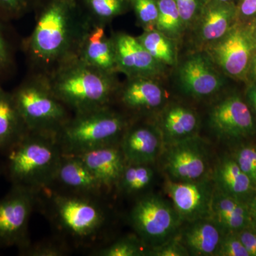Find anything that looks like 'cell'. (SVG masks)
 Returning <instances> with one entry per match:
<instances>
[{
  "label": "cell",
  "mask_w": 256,
  "mask_h": 256,
  "mask_svg": "<svg viewBox=\"0 0 256 256\" xmlns=\"http://www.w3.org/2000/svg\"><path fill=\"white\" fill-rule=\"evenodd\" d=\"M165 185L173 206L182 222L190 223L210 217L215 191L214 181L206 178L188 182L169 180Z\"/></svg>",
  "instance_id": "9"
},
{
  "label": "cell",
  "mask_w": 256,
  "mask_h": 256,
  "mask_svg": "<svg viewBox=\"0 0 256 256\" xmlns=\"http://www.w3.org/2000/svg\"><path fill=\"white\" fill-rule=\"evenodd\" d=\"M8 22L0 18V82L9 78L16 68V44Z\"/></svg>",
  "instance_id": "29"
},
{
  "label": "cell",
  "mask_w": 256,
  "mask_h": 256,
  "mask_svg": "<svg viewBox=\"0 0 256 256\" xmlns=\"http://www.w3.org/2000/svg\"><path fill=\"white\" fill-rule=\"evenodd\" d=\"M198 120L193 111L183 106H174L166 111L163 119L164 136L169 144L194 137Z\"/></svg>",
  "instance_id": "25"
},
{
  "label": "cell",
  "mask_w": 256,
  "mask_h": 256,
  "mask_svg": "<svg viewBox=\"0 0 256 256\" xmlns=\"http://www.w3.org/2000/svg\"><path fill=\"white\" fill-rule=\"evenodd\" d=\"M226 232L210 217L190 222L181 233L180 242L190 256H217Z\"/></svg>",
  "instance_id": "17"
},
{
  "label": "cell",
  "mask_w": 256,
  "mask_h": 256,
  "mask_svg": "<svg viewBox=\"0 0 256 256\" xmlns=\"http://www.w3.org/2000/svg\"><path fill=\"white\" fill-rule=\"evenodd\" d=\"M202 13V38L206 41H216L228 33L237 14V8L234 2L208 0Z\"/></svg>",
  "instance_id": "23"
},
{
  "label": "cell",
  "mask_w": 256,
  "mask_h": 256,
  "mask_svg": "<svg viewBox=\"0 0 256 256\" xmlns=\"http://www.w3.org/2000/svg\"><path fill=\"white\" fill-rule=\"evenodd\" d=\"M252 225H254V230L256 232V218L254 220V222H252Z\"/></svg>",
  "instance_id": "45"
},
{
  "label": "cell",
  "mask_w": 256,
  "mask_h": 256,
  "mask_svg": "<svg viewBox=\"0 0 256 256\" xmlns=\"http://www.w3.org/2000/svg\"><path fill=\"white\" fill-rule=\"evenodd\" d=\"M30 36L21 42L34 73L48 75L78 57L90 21L78 0H40Z\"/></svg>",
  "instance_id": "1"
},
{
  "label": "cell",
  "mask_w": 256,
  "mask_h": 256,
  "mask_svg": "<svg viewBox=\"0 0 256 256\" xmlns=\"http://www.w3.org/2000/svg\"><path fill=\"white\" fill-rule=\"evenodd\" d=\"M255 46V41L248 32L244 28H235L228 31L223 40L216 45L213 54L226 73L240 77L252 63Z\"/></svg>",
  "instance_id": "11"
},
{
  "label": "cell",
  "mask_w": 256,
  "mask_h": 256,
  "mask_svg": "<svg viewBox=\"0 0 256 256\" xmlns=\"http://www.w3.org/2000/svg\"><path fill=\"white\" fill-rule=\"evenodd\" d=\"M163 136L151 126L127 128L121 138L120 148L126 163L148 164L158 159L163 146Z\"/></svg>",
  "instance_id": "14"
},
{
  "label": "cell",
  "mask_w": 256,
  "mask_h": 256,
  "mask_svg": "<svg viewBox=\"0 0 256 256\" xmlns=\"http://www.w3.org/2000/svg\"><path fill=\"white\" fill-rule=\"evenodd\" d=\"M248 207L249 212H250V214L252 216V218H254V220H256V194L254 195V197L250 200V202H249L248 204Z\"/></svg>",
  "instance_id": "42"
},
{
  "label": "cell",
  "mask_w": 256,
  "mask_h": 256,
  "mask_svg": "<svg viewBox=\"0 0 256 256\" xmlns=\"http://www.w3.org/2000/svg\"><path fill=\"white\" fill-rule=\"evenodd\" d=\"M218 2H234L233 0H217Z\"/></svg>",
  "instance_id": "44"
},
{
  "label": "cell",
  "mask_w": 256,
  "mask_h": 256,
  "mask_svg": "<svg viewBox=\"0 0 256 256\" xmlns=\"http://www.w3.org/2000/svg\"><path fill=\"white\" fill-rule=\"evenodd\" d=\"M217 256H249L236 232H228L224 235Z\"/></svg>",
  "instance_id": "35"
},
{
  "label": "cell",
  "mask_w": 256,
  "mask_h": 256,
  "mask_svg": "<svg viewBox=\"0 0 256 256\" xmlns=\"http://www.w3.org/2000/svg\"><path fill=\"white\" fill-rule=\"evenodd\" d=\"M183 22L191 21L196 14L201 0H174Z\"/></svg>",
  "instance_id": "38"
},
{
  "label": "cell",
  "mask_w": 256,
  "mask_h": 256,
  "mask_svg": "<svg viewBox=\"0 0 256 256\" xmlns=\"http://www.w3.org/2000/svg\"><path fill=\"white\" fill-rule=\"evenodd\" d=\"M105 26L90 22L78 57L88 65L114 74L118 69L114 42L106 35Z\"/></svg>",
  "instance_id": "16"
},
{
  "label": "cell",
  "mask_w": 256,
  "mask_h": 256,
  "mask_svg": "<svg viewBox=\"0 0 256 256\" xmlns=\"http://www.w3.org/2000/svg\"><path fill=\"white\" fill-rule=\"evenodd\" d=\"M44 76L57 98L74 114L109 106L118 89L114 74L88 65L78 57Z\"/></svg>",
  "instance_id": "2"
},
{
  "label": "cell",
  "mask_w": 256,
  "mask_h": 256,
  "mask_svg": "<svg viewBox=\"0 0 256 256\" xmlns=\"http://www.w3.org/2000/svg\"><path fill=\"white\" fill-rule=\"evenodd\" d=\"M128 127L122 114L109 106L75 114L57 134L64 154L76 156L117 144Z\"/></svg>",
  "instance_id": "4"
},
{
  "label": "cell",
  "mask_w": 256,
  "mask_h": 256,
  "mask_svg": "<svg viewBox=\"0 0 256 256\" xmlns=\"http://www.w3.org/2000/svg\"><path fill=\"white\" fill-rule=\"evenodd\" d=\"M120 92L122 104L133 110L156 108L164 99V94L159 85L146 77L129 78Z\"/></svg>",
  "instance_id": "22"
},
{
  "label": "cell",
  "mask_w": 256,
  "mask_h": 256,
  "mask_svg": "<svg viewBox=\"0 0 256 256\" xmlns=\"http://www.w3.org/2000/svg\"><path fill=\"white\" fill-rule=\"evenodd\" d=\"M213 181L216 188L242 201L255 188L236 160L230 158L222 160L216 168Z\"/></svg>",
  "instance_id": "24"
},
{
  "label": "cell",
  "mask_w": 256,
  "mask_h": 256,
  "mask_svg": "<svg viewBox=\"0 0 256 256\" xmlns=\"http://www.w3.org/2000/svg\"><path fill=\"white\" fill-rule=\"evenodd\" d=\"M138 40L152 56L158 62L173 65L175 60L174 47L168 36L156 30L146 31Z\"/></svg>",
  "instance_id": "28"
},
{
  "label": "cell",
  "mask_w": 256,
  "mask_h": 256,
  "mask_svg": "<svg viewBox=\"0 0 256 256\" xmlns=\"http://www.w3.org/2000/svg\"><path fill=\"white\" fill-rule=\"evenodd\" d=\"M53 218L67 235L79 240L94 238L106 223L105 210L96 196L54 193L52 196Z\"/></svg>",
  "instance_id": "6"
},
{
  "label": "cell",
  "mask_w": 256,
  "mask_h": 256,
  "mask_svg": "<svg viewBox=\"0 0 256 256\" xmlns=\"http://www.w3.org/2000/svg\"><path fill=\"white\" fill-rule=\"evenodd\" d=\"M237 236L246 249L249 256H256V232L246 228L236 232Z\"/></svg>",
  "instance_id": "39"
},
{
  "label": "cell",
  "mask_w": 256,
  "mask_h": 256,
  "mask_svg": "<svg viewBox=\"0 0 256 256\" xmlns=\"http://www.w3.org/2000/svg\"><path fill=\"white\" fill-rule=\"evenodd\" d=\"M89 20L105 25L124 12L130 5L129 0H78Z\"/></svg>",
  "instance_id": "26"
},
{
  "label": "cell",
  "mask_w": 256,
  "mask_h": 256,
  "mask_svg": "<svg viewBox=\"0 0 256 256\" xmlns=\"http://www.w3.org/2000/svg\"><path fill=\"white\" fill-rule=\"evenodd\" d=\"M20 254L28 256H62L66 254V250L58 244L45 242L34 246L30 244L28 247L20 250Z\"/></svg>",
  "instance_id": "37"
},
{
  "label": "cell",
  "mask_w": 256,
  "mask_h": 256,
  "mask_svg": "<svg viewBox=\"0 0 256 256\" xmlns=\"http://www.w3.org/2000/svg\"><path fill=\"white\" fill-rule=\"evenodd\" d=\"M164 169L173 181H195L206 178L208 160L204 146L195 136L171 143L166 150Z\"/></svg>",
  "instance_id": "10"
},
{
  "label": "cell",
  "mask_w": 256,
  "mask_h": 256,
  "mask_svg": "<svg viewBox=\"0 0 256 256\" xmlns=\"http://www.w3.org/2000/svg\"><path fill=\"white\" fill-rule=\"evenodd\" d=\"M63 154L56 136L28 132L4 156L3 174L12 185L38 194L55 182Z\"/></svg>",
  "instance_id": "3"
},
{
  "label": "cell",
  "mask_w": 256,
  "mask_h": 256,
  "mask_svg": "<svg viewBox=\"0 0 256 256\" xmlns=\"http://www.w3.org/2000/svg\"><path fill=\"white\" fill-rule=\"evenodd\" d=\"M210 122L222 137H245L255 130L248 107L237 96H230L216 106L210 112Z\"/></svg>",
  "instance_id": "13"
},
{
  "label": "cell",
  "mask_w": 256,
  "mask_h": 256,
  "mask_svg": "<svg viewBox=\"0 0 256 256\" xmlns=\"http://www.w3.org/2000/svg\"><path fill=\"white\" fill-rule=\"evenodd\" d=\"M118 72L128 78H150L159 73V62L144 48L138 37L118 33L112 37Z\"/></svg>",
  "instance_id": "12"
},
{
  "label": "cell",
  "mask_w": 256,
  "mask_h": 256,
  "mask_svg": "<svg viewBox=\"0 0 256 256\" xmlns=\"http://www.w3.org/2000/svg\"><path fill=\"white\" fill-rule=\"evenodd\" d=\"M237 13L244 18L256 16V0H239Z\"/></svg>",
  "instance_id": "40"
},
{
  "label": "cell",
  "mask_w": 256,
  "mask_h": 256,
  "mask_svg": "<svg viewBox=\"0 0 256 256\" xmlns=\"http://www.w3.org/2000/svg\"><path fill=\"white\" fill-rule=\"evenodd\" d=\"M210 218L226 233L238 232L246 228L252 220L248 204L242 200L225 194L216 188Z\"/></svg>",
  "instance_id": "20"
},
{
  "label": "cell",
  "mask_w": 256,
  "mask_h": 256,
  "mask_svg": "<svg viewBox=\"0 0 256 256\" xmlns=\"http://www.w3.org/2000/svg\"><path fill=\"white\" fill-rule=\"evenodd\" d=\"M40 0H0V18L10 22L28 14Z\"/></svg>",
  "instance_id": "33"
},
{
  "label": "cell",
  "mask_w": 256,
  "mask_h": 256,
  "mask_svg": "<svg viewBox=\"0 0 256 256\" xmlns=\"http://www.w3.org/2000/svg\"><path fill=\"white\" fill-rule=\"evenodd\" d=\"M154 174L150 165L127 164L117 185L124 193H138L151 184Z\"/></svg>",
  "instance_id": "27"
},
{
  "label": "cell",
  "mask_w": 256,
  "mask_h": 256,
  "mask_svg": "<svg viewBox=\"0 0 256 256\" xmlns=\"http://www.w3.org/2000/svg\"><path fill=\"white\" fill-rule=\"evenodd\" d=\"M148 255L153 256H190L184 246L180 242L178 234L174 238L158 246L149 248Z\"/></svg>",
  "instance_id": "36"
},
{
  "label": "cell",
  "mask_w": 256,
  "mask_h": 256,
  "mask_svg": "<svg viewBox=\"0 0 256 256\" xmlns=\"http://www.w3.org/2000/svg\"><path fill=\"white\" fill-rule=\"evenodd\" d=\"M12 94L28 132L56 137L70 119L68 108L57 98L43 74L32 72Z\"/></svg>",
  "instance_id": "5"
},
{
  "label": "cell",
  "mask_w": 256,
  "mask_h": 256,
  "mask_svg": "<svg viewBox=\"0 0 256 256\" xmlns=\"http://www.w3.org/2000/svg\"><path fill=\"white\" fill-rule=\"evenodd\" d=\"M2 174H3V168L2 166H0V176Z\"/></svg>",
  "instance_id": "46"
},
{
  "label": "cell",
  "mask_w": 256,
  "mask_h": 256,
  "mask_svg": "<svg viewBox=\"0 0 256 256\" xmlns=\"http://www.w3.org/2000/svg\"><path fill=\"white\" fill-rule=\"evenodd\" d=\"M77 194L98 196L105 190L90 170L76 156L63 154L55 182Z\"/></svg>",
  "instance_id": "19"
},
{
  "label": "cell",
  "mask_w": 256,
  "mask_h": 256,
  "mask_svg": "<svg viewBox=\"0 0 256 256\" xmlns=\"http://www.w3.org/2000/svg\"><path fill=\"white\" fill-rule=\"evenodd\" d=\"M142 246H146L139 237L128 236L119 239L110 245L96 250L99 256H144Z\"/></svg>",
  "instance_id": "31"
},
{
  "label": "cell",
  "mask_w": 256,
  "mask_h": 256,
  "mask_svg": "<svg viewBox=\"0 0 256 256\" xmlns=\"http://www.w3.org/2000/svg\"><path fill=\"white\" fill-rule=\"evenodd\" d=\"M28 132L12 94L0 82V153L6 156Z\"/></svg>",
  "instance_id": "21"
},
{
  "label": "cell",
  "mask_w": 256,
  "mask_h": 256,
  "mask_svg": "<svg viewBox=\"0 0 256 256\" xmlns=\"http://www.w3.org/2000/svg\"><path fill=\"white\" fill-rule=\"evenodd\" d=\"M235 160L256 188V148L246 146L240 148L236 154Z\"/></svg>",
  "instance_id": "34"
},
{
  "label": "cell",
  "mask_w": 256,
  "mask_h": 256,
  "mask_svg": "<svg viewBox=\"0 0 256 256\" xmlns=\"http://www.w3.org/2000/svg\"><path fill=\"white\" fill-rule=\"evenodd\" d=\"M180 78L184 92L195 97L212 95L222 86V80L205 57L194 56L180 68Z\"/></svg>",
  "instance_id": "18"
},
{
  "label": "cell",
  "mask_w": 256,
  "mask_h": 256,
  "mask_svg": "<svg viewBox=\"0 0 256 256\" xmlns=\"http://www.w3.org/2000/svg\"><path fill=\"white\" fill-rule=\"evenodd\" d=\"M74 156L82 160L105 188L117 185L127 164L120 146L116 144L100 146Z\"/></svg>",
  "instance_id": "15"
},
{
  "label": "cell",
  "mask_w": 256,
  "mask_h": 256,
  "mask_svg": "<svg viewBox=\"0 0 256 256\" xmlns=\"http://www.w3.org/2000/svg\"><path fill=\"white\" fill-rule=\"evenodd\" d=\"M248 98L256 112V86H252L249 88Z\"/></svg>",
  "instance_id": "41"
},
{
  "label": "cell",
  "mask_w": 256,
  "mask_h": 256,
  "mask_svg": "<svg viewBox=\"0 0 256 256\" xmlns=\"http://www.w3.org/2000/svg\"><path fill=\"white\" fill-rule=\"evenodd\" d=\"M158 14L156 28L166 36H176L183 22L174 0H158Z\"/></svg>",
  "instance_id": "30"
},
{
  "label": "cell",
  "mask_w": 256,
  "mask_h": 256,
  "mask_svg": "<svg viewBox=\"0 0 256 256\" xmlns=\"http://www.w3.org/2000/svg\"><path fill=\"white\" fill-rule=\"evenodd\" d=\"M36 193L12 185L0 198V248L16 247L23 250L30 244L28 226Z\"/></svg>",
  "instance_id": "8"
},
{
  "label": "cell",
  "mask_w": 256,
  "mask_h": 256,
  "mask_svg": "<svg viewBox=\"0 0 256 256\" xmlns=\"http://www.w3.org/2000/svg\"><path fill=\"white\" fill-rule=\"evenodd\" d=\"M130 220L139 238L149 248L176 236L183 222L172 204L156 194L138 200L131 210Z\"/></svg>",
  "instance_id": "7"
},
{
  "label": "cell",
  "mask_w": 256,
  "mask_h": 256,
  "mask_svg": "<svg viewBox=\"0 0 256 256\" xmlns=\"http://www.w3.org/2000/svg\"><path fill=\"white\" fill-rule=\"evenodd\" d=\"M138 22L146 31L154 30L158 21L159 10L158 0H129Z\"/></svg>",
  "instance_id": "32"
},
{
  "label": "cell",
  "mask_w": 256,
  "mask_h": 256,
  "mask_svg": "<svg viewBox=\"0 0 256 256\" xmlns=\"http://www.w3.org/2000/svg\"><path fill=\"white\" fill-rule=\"evenodd\" d=\"M250 69H252V76L256 80V55L254 57L252 63H250Z\"/></svg>",
  "instance_id": "43"
}]
</instances>
